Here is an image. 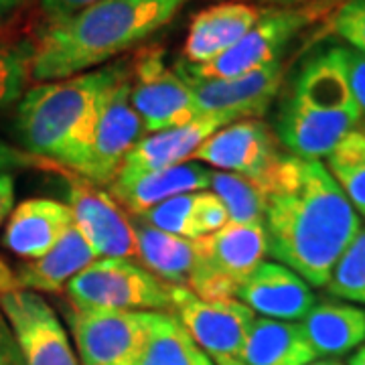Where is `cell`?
<instances>
[{"mask_svg":"<svg viewBox=\"0 0 365 365\" xmlns=\"http://www.w3.org/2000/svg\"><path fill=\"white\" fill-rule=\"evenodd\" d=\"M268 254L311 287H327L361 230L359 213L321 160L284 155L262 185Z\"/></svg>","mask_w":365,"mask_h":365,"instance_id":"1","label":"cell"},{"mask_svg":"<svg viewBox=\"0 0 365 365\" xmlns=\"http://www.w3.org/2000/svg\"><path fill=\"white\" fill-rule=\"evenodd\" d=\"M300 327L317 357L347 355L365 343V311L349 302H314Z\"/></svg>","mask_w":365,"mask_h":365,"instance_id":"23","label":"cell"},{"mask_svg":"<svg viewBox=\"0 0 365 365\" xmlns=\"http://www.w3.org/2000/svg\"><path fill=\"white\" fill-rule=\"evenodd\" d=\"M213 364L215 365H246V364H242L240 359H235V357H220V359H213Z\"/></svg>","mask_w":365,"mask_h":365,"instance_id":"43","label":"cell"},{"mask_svg":"<svg viewBox=\"0 0 365 365\" xmlns=\"http://www.w3.org/2000/svg\"><path fill=\"white\" fill-rule=\"evenodd\" d=\"M327 290L337 299L365 304V227L357 232L343 252L331 274Z\"/></svg>","mask_w":365,"mask_h":365,"instance_id":"29","label":"cell"},{"mask_svg":"<svg viewBox=\"0 0 365 365\" xmlns=\"http://www.w3.org/2000/svg\"><path fill=\"white\" fill-rule=\"evenodd\" d=\"M327 169L365 217V120L361 118L327 157Z\"/></svg>","mask_w":365,"mask_h":365,"instance_id":"27","label":"cell"},{"mask_svg":"<svg viewBox=\"0 0 365 365\" xmlns=\"http://www.w3.org/2000/svg\"><path fill=\"white\" fill-rule=\"evenodd\" d=\"M347 71L355 102L365 114V53L347 49Z\"/></svg>","mask_w":365,"mask_h":365,"instance_id":"35","label":"cell"},{"mask_svg":"<svg viewBox=\"0 0 365 365\" xmlns=\"http://www.w3.org/2000/svg\"><path fill=\"white\" fill-rule=\"evenodd\" d=\"M132 71L106 91L98 110L90 150L78 177L93 185H110L116 179L134 144L143 138V120L130 102Z\"/></svg>","mask_w":365,"mask_h":365,"instance_id":"7","label":"cell"},{"mask_svg":"<svg viewBox=\"0 0 365 365\" xmlns=\"http://www.w3.org/2000/svg\"><path fill=\"white\" fill-rule=\"evenodd\" d=\"M195 203L197 193L177 195L163 201L160 205L153 207L150 211H146L140 220L157 230L167 232V234L187 237V240H199V237H203V234L197 225Z\"/></svg>","mask_w":365,"mask_h":365,"instance_id":"31","label":"cell"},{"mask_svg":"<svg viewBox=\"0 0 365 365\" xmlns=\"http://www.w3.org/2000/svg\"><path fill=\"white\" fill-rule=\"evenodd\" d=\"M0 365H26L13 329L0 311Z\"/></svg>","mask_w":365,"mask_h":365,"instance_id":"36","label":"cell"},{"mask_svg":"<svg viewBox=\"0 0 365 365\" xmlns=\"http://www.w3.org/2000/svg\"><path fill=\"white\" fill-rule=\"evenodd\" d=\"M130 102L143 120L144 132L153 134L201 118L195 93L177 71L167 67L160 49H148L136 59L132 67Z\"/></svg>","mask_w":365,"mask_h":365,"instance_id":"8","label":"cell"},{"mask_svg":"<svg viewBox=\"0 0 365 365\" xmlns=\"http://www.w3.org/2000/svg\"><path fill=\"white\" fill-rule=\"evenodd\" d=\"M250 4L258 2V6H274V9H292V6H302V4H311L314 0H248Z\"/></svg>","mask_w":365,"mask_h":365,"instance_id":"40","label":"cell"},{"mask_svg":"<svg viewBox=\"0 0 365 365\" xmlns=\"http://www.w3.org/2000/svg\"><path fill=\"white\" fill-rule=\"evenodd\" d=\"M280 157L270 126L254 118L223 126L197 148L191 160L242 175L262 189Z\"/></svg>","mask_w":365,"mask_h":365,"instance_id":"13","label":"cell"},{"mask_svg":"<svg viewBox=\"0 0 365 365\" xmlns=\"http://www.w3.org/2000/svg\"><path fill=\"white\" fill-rule=\"evenodd\" d=\"M71 311L79 365H134L155 319L140 311Z\"/></svg>","mask_w":365,"mask_h":365,"instance_id":"10","label":"cell"},{"mask_svg":"<svg viewBox=\"0 0 365 365\" xmlns=\"http://www.w3.org/2000/svg\"><path fill=\"white\" fill-rule=\"evenodd\" d=\"M23 4H25V0H0V25H4L9 19H13Z\"/></svg>","mask_w":365,"mask_h":365,"instance_id":"39","label":"cell"},{"mask_svg":"<svg viewBox=\"0 0 365 365\" xmlns=\"http://www.w3.org/2000/svg\"><path fill=\"white\" fill-rule=\"evenodd\" d=\"M185 83H189V88L195 93L201 116H217L225 124L254 118L260 120L280 91L282 61L276 59L240 78L195 79Z\"/></svg>","mask_w":365,"mask_h":365,"instance_id":"14","label":"cell"},{"mask_svg":"<svg viewBox=\"0 0 365 365\" xmlns=\"http://www.w3.org/2000/svg\"><path fill=\"white\" fill-rule=\"evenodd\" d=\"M335 33L351 45L353 51L365 53V0H347L335 13Z\"/></svg>","mask_w":365,"mask_h":365,"instance_id":"32","label":"cell"},{"mask_svg":"<svg viewBox=\"0 0 365 365\" xmlns=\"http://www.w3.org/2000/svg\"><path fill=\"white\" fill-rule=\"evenodd\" d=\"M187 0H102L51 23L33 45L31 79L61 81L112 61L169 25Z\"/></svg>","mask_w":365,"mask_h":365,"instance_id":"2","label":"cell"},{"mask_svg":"<svg viewBox=\"0 0 365 365\" xmlns=\"http://www.w3.org/2000/svg\"><path fill=\"white\" fill-rule=\"evenodd\" d=\"M264 6L250 2H220L197 13L189 25L182 61L205 66L232 49L258 23Z\"/></svg>","mask_w":365,"mask_h":365,"instance_id":"18","label":"cell"},{"mask_svg":"<svg viewBox=\"0 0 365 365\" xmlns=\"http://www.w3.org/2000/svg\"><path fill=\"white\" fill-rule=\"evenodd\" d=\"M287 100L319 114H361L349 83L347 49L331 47L313 55L299 71Z\"/></svg>","mask_w":365,"mask_h":365,"instance_id":"16","label":"cell"},{"mask_svg":"<svg viewBox=\"0 0 365 365\" xmlns=\"http://www.w3.org/2000/svg\"><path fill=\"white\" fill-rule=\"evenodd\" d=\"M0 311L13 329L26 365H79L66 327L41 294L31 290L4 292Z\"/></svg>","mask_w":365,"mask_h":365,"instance_id":"11","label":"cell"},{"mask_svg":"<svg viewBox=\"0 0 365 365\" xmlns=\"http://www.w3.org/2000/svg\"><path fill=\"white\" fill-rule=\"evenodd\" d=\"M96 260V252L76 230V225H71L51 252L14 270V290H31L37 294L61 292L81 270H86Z\"/></svg>","mask_w":365,"mask_h":365,"instance_id":"22","label":"cell"},{"mask_svg":"<svg viewBox=\"0 0 365 365\" xmlns=\"http://www.w3.org/2000/svg\"><path fill=\"white\" fill-rule=\"evenodd\" d=\"M237 300L264 319L290 323L304 319L314 307L311 284L278 262H262L237 290Z\"/></svg>","mask_w":365,"mask_h":365,"instance_id":"17","label":"cell"},{"mask_svg":"<svg viewBox=\"0 0 365 365\" xmlns=\"http://www.w3.org/2000/svg\"><path fill=\"white\" fill-rule=\"evenodd\" d=\"M309 365H343L339 364V361H333V359H317V361H313V364Z\"/></svg>","mask_w":365,"mask_h":365,"instance_id":"44","label":"cell"},{"mask_svg":"<svg viewBox=\"0 0 365 365\" xmlns=\"http://www.w3.org/2000/svg\"><path fill=\"white\" fill-rule=\"evenodd\" d=\"M128 61L91 69L25 91L16 108V138L35 157L59 169L79 173L90 150L91 134L104 93L130 73Z\"/></svg>","mask_w":365,"mask_h":365,"instance_id":"3","label":"cell"},{"mask_svg":"<svg viewBox=\"0 0 365 365\" xmlns=\"http://www.w3.org/2000/svg\"><path fill=\"white\" fill-rule=\"evenodd\" d=\"M132 227L140 266L169 284L187 287L195 256V240L167 234L146 222L132 223Z\"/></svg>","mask_w":365,"mask_h":365,"instance_id":"25","label":"cell"},{"mask_svg":"<svg viewBox=\"0 0 365 365\" xmlns=\"http://www.w3.org/2000/svg\"><path fill=\"white\" fill-rule=\"evenodd\" d=\"M25 169H55L61 170L57 165H53L45 158L35 157L29 150H23L14 144L6 143L4 138H0V175H13L14 170Z\"/></svg>","mask_w":365,"mask_h":365,"instance_id":"34","label":"cell"},{"mask_svg":"<svg viewBox=\"0 0 365 365\" xmlns=\"http://www.w3.org/2000/svg\"><path fill=\"white\" fill-rule=\"evenodd\" d=\"M67 207L98 258H136L134 227L110 193L83 177L67 175Z\"/></svg>","mask_w":365,"mask_h":365,"instance_id":"12","label":"cell"},{"mask_svg":"<svg viewBox=\"0 0 365 365\" xmlns=\"http://www.w3.org/2000/svg\"><path fill=\"white\" fill-rule=\"evenodd\" d=\"M266 254L264 222L227 223L220 232L195 240L187 288L203 300L234 299Z\"/></svg>","mask_w":365,"mask_h":365,"instance_id":"6","label":"cell"},{"mask_svg":"<svg viewBox=\"0 0 365 365\" xmlns=\"http://www.w3.org/2000/svg\"><path fill=\"white\" fill-rule=\"evenodd\" d=\"M31 43H0V110L23 100L31 78Z\"/></svg>","mask_w":365,"mask_h":365,"instance_id":"30","label":"cell"},{"mask_svg":"<svg viewBox=\"0 0 365 365\" xmlns=\"http://www.w3.org/2000/svg\"><path fill=\"white\" fill-rule=\"evenodd\" d=\"M240 361L246 365H309L317 361V353L299 323L260 317L252 323Z\"/></svg>","mask_w":365,"mask_h":365,"instance_id":"24","label":"cell"},{"mask_svg":"<svg viewBox=\"0 0 365 365\" xmlns=\"http://www.w3.org/2000/svg\"><path fill=\"white\" fill-rule=\"evenodd\" d=\"M173 314L209 359H240L256 313L242 300H203L187 287L173 290Z\"/></svg>","mask_w":365,"mask_h":365,"instance_id":"9","label":"cell"},{"mask_svg":"<svg viewBox=\"0 0 365 365\" xmlns=\"http://www.w3.org/2000/svg\"><path fill=\"white\" fill-rule=\"evenodd\" d=\"M195 217L203 235L215 234L230 223V215H227V209L222 203V199L215 193H207V191L197 193Z\"/></svg>","mask_w":365,"mask_h":365,"instance_id":"33","label":"cell"},{"mask_svg":"<svg viewBox=\"0 0 365 365\" xmlns=\"http://www.w3.org/2000/svg\"><path fill=\"white\" fill-rule=\"evenodd\" d=\"M175 284L122 258H98L66 287L78 311L173 313Z\"/></svg>","mask_w":365,"mask_h":365,"instance_id":"5","label":"cell"},{"mask_svg":"<svg viewBox=\"0 0 365 365\" xmlns=\"http://www.w3.org/2000/svg\"><path fill=\"white\" fill-rule=\"evenodd\" d=\"M349 365H365V345H361V347L349 357Z\"/></svg>","mask_w":365,"mask_h":365,"instance_id":"42","label":"cell"},{"mask_svg":"<svg viewBox=\"0 0 365 365\" xmlns=\"http://www.w3.org/2000/svg\"><path fill=\"white\" fill-rule=\"evenodd\" d=\"M211 173L195 160L155 170L120 169L110 182V195L120 207L143 217L163 201L185 193H199L211 185Z\"/></svg>","mask_w":365,"mask_h":365,"instance_id":"15","label":"cell"},{"mask_svg":"<svg viewBox=\"0 0 365 365\" xmlns=\"http://www.w3.org/2000/svg\"><path fill=\"white\" fill-rule=\"evenodd\" d=\"M361 118V114H319L287 100L280 108L276 128L280 143L294 157L321 160L331 155Z\"/></svg>","mask_w":365,"mask_h":365,"instance_id":"20","label":"cell"},{"mask_svg":"<svg viewBox=\"0 0 365 365\" xmlns=\"http://www.w3.org/2000/svg\"><path fill=\"white\" fill-rule=\"evenodd\" d=\"M134 365H215L175 314L155 313L148 337Z\"/></svg>","mask_w":365,"mask_h":365,"instance_id":"26","label":"cell"},{"mask_svg":"<svg viewBox=\"0 0 365 365\" xmlns=\"http://www.w3.org/2000/svg\"><path fill=\"white\" fill-rule=\"evenodd\" d=\"M223 126L227 124L222 118L201 116L189 124L143 136L128 153L122 169L155 170L189 163L197 148Z\"/></svg>","mask_w":365,"mask_h":365,"instance_id":"21","label":"cell"},{"mask_svg":"<svg viewBox=\"0 0 365 365\" xmlns=\"http://www.w3.org/2000/svg\"><path fill=\"white\" fill-rule=\"evenodd\" d=\"M209 187L227 209L230 223L264 222L266 195L254 181L235 173L220 170V173H211Z\"/></svg>","mask_w":365,"mask_h":365,"instance_id":"28","label":"cell"},{"mask_svg":"<svg viewBox=\"0 0 365 365\" xmlns=\"http://www.w3.org/2000/svg\"><path fill=\"white\" fill-rule=\"evenodd\" d=\"M11 290H14L13 270L6 266V262L0 258V297H2L4 292H11Z\"/></svg>","mask_w":365,"mask_h":365,"instance_id":"41","label":"cell"},{"mask_svg":"<svg viewBox=\"0 0 365 365\" xmlns=\"http://www.w3.org/2000/svg\"><path fill=\"white\" fill-rule=\"evenodd\" d=\"M98 2H102V0H41L43 11L51 19V23L69 19V16H73L79 11L88 9L91 4H98Z\"/></svg>","mask_w":365,"mask_h":365,"instance_id":"37","label":"cell"},{"mask_svg":"<svg viewBox=\"0 0 365 365\" xmlns=\"http://www.w3.org/2000/svg\"><path fill=\"white\" fill-rule=\"evenodd\" d=\"M71 225L73 215L67 203L33 197L13 209L2 234V244L19 258L39 260L57 246Z\"/></svg>","mask_w":365,"mask_h":365,"instance_id":"19","label":"cell"},{"mask_svg":"<svg viewBox=\"0 0 365 365\" xmlns=\"http://www.w3.org/2000/svg\"><path fill=\"white\" fill-rule=\"evenodd\" d=\"M14 209V175H0V225L9 222Z\"/></svg>","mask_w":365,"mask_h":365,"instance_id":"38","label":"cell"},{"mask_svg":"<svg viewBox=\"0 0 365 365\" xmlns=\"http://www.w3.org/2000/svg\"><path fill=\"white\" fill-rule=\"evenodd\" d=\"M331 0H314L311 4L292 6V9H274L264 6L258 23L250 29L232 49L220 55L205 66H189L185 61L177 63V73L185 81L195 79H230L246 76L260 67L280 59L288 43L304 31L309 25L325 14Z\"/></svg>","mask_w":365,"mask_h":365,"instance_id":"4","label":"cell"}]
</instances>
